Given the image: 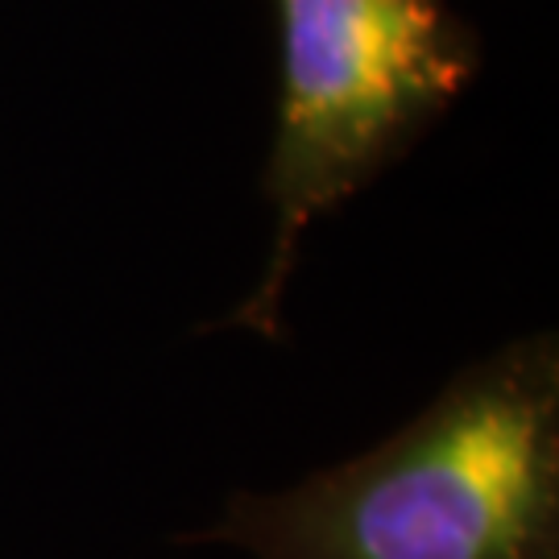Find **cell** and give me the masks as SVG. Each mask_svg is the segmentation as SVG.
Masks as SVG:
<instances>
[{
	"mask_svg": "<svg viewBox=\"0 0 559 559\" xmlns=\"http://www.w3.org/2000/svg\"><path fill=\"white\" fill-rule=\"evenodd\" d=\"M191 543L253 559H559L556 336L501 344L336 468L228 498Z\"/></svg>",
	"mask_w": 559,
	"mask_h": 559,
	"instance_id": "obj_1",
	"label": "cell"
},
{
	"mask_svg": "<svg viewBox=\"0 0 559 559\" xmlns=\"http://www.w3.org/2000/svg\"><path fill=\"white\" fill-rule=\"evenodd\" d=\"M282 92L265 200L270 261L224 323L282 332L299 240L431 133L477 80L480 38L448 0H274Z\"/></svg>",
	"mask_w": 559,
	"mask_h": 559,
	"instance_id": "obj_2",
	"label": "cell"
}]
</instances>
